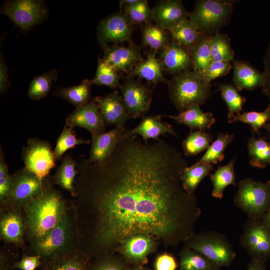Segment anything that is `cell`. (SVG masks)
Masks as SVG:
<instances>
[{
  "label": "cell",
  "instance_id": "23",
  "mask_svg": "<svg viewBox=\"0 0 270 270\" xmlns=\"http://www.w3.org/2000/svg\"><path fill=\"white\" fill-rule=\"evenodd\" d=\"M178 124L188 126L190 131H206L215 123L216 119L211 112H204L200 106L194 105L176 116L165 115Z\"/></svg>",
  "mask_w": 270,
  "mask_h": 270
},
{
  "label": "cell",
  "instance_id": "13",
  "mask_svg": "<svg viewBox=\"0 0 270 270\" xmlns=\"http://www.w3.org/2000/svg\"><path fill=\"white\" fill-rule=\"evenodd\" d=\"M120 88L129 118L144 116L148 111L152 102L149 88L133 80L126 81Z\"/></svg>",
  "mask_w": 270,
  "mask_h": 270
},
{
  "label": "cell",
  "instance_id": "4",
  "mask_svg": "<svg viewBox=\"0 0 270 270\" xmlns=\"http://www.w3.org/2000/svg\"><path fill=\"white\" fill-rule=\"evenodd\" d=\"M233 3L229 0H198L194 10L188 13V19L201 34L213 35L230 20Z\"/></svg>",
  "mask_w": 270,
  "mask_h": 270
},
{
  "label": "cell",
  "instance_id": "14",
  "mask_svg": "<svg viewBox=\"0 0 270 270\" xmlns=\"http://www.w3.org/2000/svg\"><path fill=\"white\" fill-rule=\"evenodd\" d=\"M94 100L106 126L114 125L116 128L125 129L124 124L130 118L122 96L117 91L104 96H96Z\"/></svg>",
  "mask_w": 270,
  "mask_h": 270
},
{
  "label": "cell",
  "instance_id": "29",
  "mask_svg": "<svg viewBox=\"0 0 270 270\" xmlns=\"http://www.w3.org/2000/svg\"><path fill=\"white\" fill-rule=\"evenodd\" d=\"M211 36L201 34L194 47L190 50L192 70L198 74L202 72L212 62L210 46Z\"/></svg>",
  "mask_w": 270,
  "mask_h": 270
},
{
  "label": "cell",
  "instance_id": "5",
  "mask_svg": "<svg viewBox=\"0 0 270 270\" xmlns=\"http://www.w3.org/2000/svg\"><path fill=\"white\" fill-rule=\"evenodd\" d=\"M234 202L248 218L261 220L270 206V180L256 181L246 178L238 184Z\"/></svg>",
  "mask_w": 270,
  "mask_h": 270
},
{
  "label": "cell",
  "instance_id": "8",
  "mask_svg": "<svg viewBox=\"0 0 270 270\" xmlns=\"http://www.w3.org/2000/svg\"><path fill=\"white\" fill-rule=\"evenodd\" d=\"M240 244L252 260L266 264L270 259V230L261 220L248 218L240 236Z\"/></svg>",
  "mask_w": 270,
  "mask_h": 270
},
{
  "label": "cell",
  "instance_id": "16",
  "mask_svg": "<svg viewBox=\"0 0 270 270\" xmlns=\"http://www.w3.org/2000/svg\"><path fill=\"white\" fill-rule=\"evenodd\" d=\"M151 12L152 18L166 30L188 18V13L180 0H162L157 3Z\"/></svg>",
  "mask_w": 270,
  "mask_h": 270
},
{
  "label": "cell",
  "instance_id": "37",
  "mask_svg": "<svg viewBox=\"0 0 270 270\" xmlns=\"http://www.w3.org/2000/svg\"><path fill=\"white\" fill-rule=\"evenodd\" d=\"M210 46L212 62H229L234 60V52L228 36L218 32L212 35Z\"/></svg>",
  "mask_w": 270,
  "mask_h": 270
},
{
  "label": "cell",
  "instance_id": "51",
  "mask_svg": "<svg viewBox=\"0 0 270 270\" xmlns=\"http://www.w3.org/2000/svg\"><path fill=\"white\" fill-rule=\"evenodd\" d=\"M10 86V82L8 75L7 68L4 58L0 54V93L4 92Z\"/></svg>",
  "mask_w": 270,
  "mask_h": 270
},
{
  "label": "cell",
  "instance_id": "50",
  "mask_svg": "<svg viewBox=\"0 0 270 270\" xmlns=\"http://www.w3.org/2000/svg\"><path fill=\"white\" fill-rule=\"evenodd\" d=\"M264 84L262 88L263 93L267 96L270 95V42H269L264 61Z\"/></svg>",
  "mask_w": 270,
  "mask_h": 270
},
{
  "label": "cell",
  "instance_id": "41",
  "mask_svg": "<svg viewBox=\"0 0 270 270\" xmlns=\"http://www.w3.org/2000/svg\"><path fill=\"white\" fill-rule=\"evenodd\" d=\"M142 40L144 45L154 50L162 51L170 42L166 30L158 25H146L142 32Z\"/></svg>",
  "mask_w": 270,
  "mask_h": 270
},
{
  "label": "cell",
  "instance_id": "26",
  "mask_svg": "<svg viewBox=\"0 0 270 270\" xmlns=\"http://www.w3.org/2000/svg\"><path fill=\"white\" fill-rule=\"evenodd\" d=\"M89 260L84 254L70 252L42 264V270H87Z\"/></svg>",
  "mask_w": 270,
  "mask_h": 270
},
{
  "label": "cell",
  "instance_id": "57",
  "mask_svg": "<svg viewBox=\"0 0 270 270\" xmlns=\"http://www.w3.org/2000/svg\"><path fill=\"white\" fill-rule=\"evenodd\" d=\"M268 106H270V95L268 96Z\"/></svg>",
  "mask_w": 270,
  "mask_h": 270
},
{
  "label": "cell",
  "instance_id": "21",
  "mask_svg": "<svg viewBox=\"0 0 270 270\" xmlns=\"http://www.w3.org/2000/svg\"><path fill=\"white\" fill-rule=\"evenodd\" d=\"M233 82L238 91L253 90L262 88L264 76L250 63L240 60L232 62Z\"/></svg>",
  "mask_w": 270,
  "mask_h": 270
},
{
  "label": "cell",
  "instance_id": "12",
  "mask_svg": "<svg viewBox=\"0 0 270 270\" xmlns=\"http://www.w3.org/2000/svg\"><path fill=\"white\" fill-rule=\"evenodd\" d=\"M132 23L124 13H114L102 20L98 26V40L102 47L114 46L130 40Z\"/></svg>",
  "mask_w": 270,
  "mask_h": 270
},
{
  "label": "cell",
  "instance_id": "31",
  "mask_svg": "<svg viewBox=\"0 0 270 270\" xmlns=\"http://www.w3.org/2000/svg\"><path fill=\"white\" fill-rule=\"evenodd\" d=\"M76 167V162L70 156H66L54 177L55 184L70 192L74 196H77L76 189L74 186L75 177L78 173Z\"/></svg>",
  "mask_w": 270,
  "mask_h": 270
},
{
  "label": "cell",
  "instance_id": "18",
  "mask_svg": "<svg viewBox=\"0 0 270 270\" xmlns=\"http://www.w3.org/2000/svg\"><path fill=\"white\" fill-rule=\"evenodd\" d=\"M120 248L123 258L128 263L142 265L146 262L148 256L154 250V242L152 236L139 234L127 238Z\"/></svg>",
  "mask_w": 270,
  "mask_h": 270
},
{
  "label": "cell",
  "instance_id": "30",
  "mask_svg": "<svg viewBox=\"0 0 270 270\" xmlns=\"http://www.w3.org/2000/svg\"><path fill=\"white\" fill-rule=\"evenodd\" d=\"M168 31L170 34L172 40L189 52L196 44L201 34L188 18Z\"/></svg>",
  "mask_w": 270,
  "mask_h": 270
},
{
  "label": "cell",
  "instance_id": "54",
  "mask_svg": "<svg viewBox=\"0 0 270 270\" xmlns=\"http://www.w3.org/2000/svg\"><path fill=\"white\" fill-rule=\"evenodd\" d=\"M124 270H150L144 267L142 265L129 264Z\"/></svg>",
  "mask_w": 270,
  "mask_h": 270
},
{
  "label": "cell",
  "instance_id": "46",
  "mask_svg": "<svg viewBox=\"0 0 270 270\" xmlns=\"http://www.w3.org/2000/svg\"><path fill=\"white\" fill-rule=\"evenodd\" d=\"M232 67V62H212L199 74L205 82L211 84L212 80L229 73Z\"/></svg>",
  "mask_w": 270,
  "mask_h": 270
},
{
  "label": "cell",
  "instance_id": "36",
  "mask_svg": "<svg viewBox=\"0 0 270 270\" xmlns=\"http://www.w3.org/2000/svg\"><path fill=\"white\" fill-rule=\"evenodd\" d=\"M234 139V135L228 132H220L216 140L206 150L204 154L196 164H216L224 158V152Z\"/></svg>",
  "mask_w": 270,
  "mask_h": 270
},
{
  "label": "cell",
  "instance_id": "17",
  "mask_svg": "<svg viewBox=\"0 0 270 270\" xmlns=\"http://www.w3.org/2000/svg\"><path fill=\"white\" fill-rule=\"evenodd\" d=\"M126 130V129L116 128L107 132L92 135L88 161L100 163L108 159Z\"/></svg>",
  "mask_w": 270,
  "mask_h": 270
},
{
  "label": "cell",
  "instance_id": "22",
  "mask_svg": "<svg viewBox=\"0 0 270 270\" xmlns=\"http://www.w3.org/2000/svg\"><path fill=\"white\" fill-rule=\"evenodd\" d=\"M162 117L161 115L144 116L138 125L130 130H127V132L130 136H140L146 142L150 139L158 140L160 136L166 133L177 137L172 126L162 122Z\"/></svg>",
  "mask_w": 270,
  "mask_h": 270
},
{
  "label": "cell",
  "instance_id": "10",
  "mask_svg": "<svg viewBox=\"0 0 270 270\" xmlns=\"http://www.w3.org/2000/svg\"><path fill=\"white\" fill-rule=\"evenodd\" d=\"M1 12L8 16L22 30H28L46 18L48 9L42 0H8Z\"/></svg>",
  "mask_w": 270,
  "mask_h": 270
},
{
  "label": "cell",
  "instance_id": "9",
  "mask_svg": "<svg viewBox=\"0 0 270 270\" xmlns=\"http://www.w3.org/2000/svg\"><path fill=\"white\" fill-rule=\"evenodd\" d=\"M22 158L24 168L35 174L41 181L56 166L54 150L49 143L38 138H32L22 148Z\"/></svg>",
  "mask_w": 270,
  "mask_h": 270
},
{
  "label": "cell",
  "instance_id": "48",
  "mask_svg": "<svg viewBox=\"0 0 270 270\" xmlns=\"http://www.w3.org/2000/svg\"><path fill=\"white\" fill-rule=\"evenodd\" d=\"M178 266L174 256L167 253L158 256L154 265L155 270H176Z\"/></svg>",
  "mask_w": 270,
  "mask_h": 270
},
{
  "label": "cell",
  "instance_id": "15",
  "mask_svg": "<svg viewBox=\"0 0 270 270\" xmlns=\"http://www.w3.org/2000/svg\"><path fill=\"white\" fill-rule=\"evenodd\" d=\"M66 125L74 128L75 127L84 128L92 135L104 132L106 126L100 115L97 104L94 100L76 108L66 118Z\"/></svg>",
  "mask_w": 270,
  "mask_h": 270
},
{
  "label": "cell",
  "instance_id": "33",
  "mask_svg": "<svg viewBox=\"0 0 270 270\" xmlns=\"http://www.w3.org/2000/svg\"><path fill=\"white\" fill-rule=\"evenodd\" d=\"M92 84L90 80L85 79L78 85L58 88L54 94L68 100L78 108L91 102Z\"/></svg>",
  "mask_w": 270,
  "mask_h": 270
},
{
  "label": "cell",
  "instance_id": "47",
  "mask_svg": "<svg viewBox=\"0 0 270 270\" xmlns=\"http://www.w3.org/2000/svg\"><path fill=\"white\" fill-rule=\"evenodd\" d=\"M14 182L13 175L8 173V168L4 160V154L0 148V200H6L12 191Z\"/></svg>",
  "mask_w": 270,
  "mask_h": 270
},
{
  "label": "cell",
  "instance_id": "28",
  "mask_svg": "<svg viewBox=\"0 0 270 270\" xmlns=\"http://www.w3.org/2000/svg\"><path fill=\"white\" fill-rule=\"evenodd\" d=\"M247 147L251 166L262 168L270 164V142L266 138H256L253 134L248 139Z\"/></svg>",
  "mask_w": 270,
  "mask_h": 270
},
{
  "label": "cell",
  "instance_id": "1",
  "mask_svg": "<svg viewBox=\"0 0 270 270\" xmlns=\"http://www.w3.org/2000/svg\"><path fill=\"white\" fill-rule=\"evenodd\" d=\"M188 162L168 143H148L127 130L106 161L78 165L77 196L91 206L97 258L143 234L167 246L184 242L201 214L194 194L183 188Z\"/></svg>",
  "mask_w": 270,
  "mask_h": 270
},
{
  "label": "cell",
  "instance_id": "19",
  "mask_svg": "<svg viewBox=\"0 0 270 270\" xmlns=\"http://www.w3.org/2000/svg\"><path fill=\"white\" fill-rule=\"evenodd\" d=\"M118 72L132 70L142 60L138 49L135 46H114L105 48L103 58Z\"/></svg>",
  "mask_w": 270,
  "mask_h": 270
},
{
  "label": "cell",
  "instance_id": "45",
  "mask_svg": "<svg viewBox=\"0 0 270 270\" xmlns=\"http://www.w3.org/2000/svg\"><path fill=\"white\" fill-rule=\"evenodd\" d=\"M129 264L124 258L110 254L90 263L87 270H124Z\"/></svg>",
  "mask_w": 270,
  "mask_h": 270
},
{
  "label": "cell",
  "instance_id": "2",
  "mask_svg": "<svg viewBox=\"0 0 270 270\" xmlns=\"http://www.w3.org/2000/svg\"><path fill=\"white\" fill-rule=\"evenodd\" d=\"M61 194L47 185L44 193L24 206L26 224L33 241L54 228L66 214Z\"/></svg>",
  "mask_w": 270,
  "mask_h": 270
},
{
  "label": "cell",
  "instance_id": "49",
  "mask_svg": "<svg viewBox=\"0 0 270 270\" xmlns=\"http://www.w3.org/2000/svg\"><path fill=\"white\" fill-rule=\"evenodd\" d=\"M42 264L40 256H25L20 261L16 262L13 268L22 270H34Z\"/></svg>",
  "mask_w": 270,
  "mask_h": 270
},
{
  "label": "cell",
  "instance_id": "52",
  "mask_svg": "<svg viewBox=\"0 0 270 270\" xmlns=\"http://www.w3.org/2000/svg\"><path fill=\"white\" fill-rule=\"evenodd\" d=\"M246 270H266V264L252 260Z\"/></svg>",
  "mask_w": 270,
  "mask_h": 270
},
{
  "label": "cell",
  "instance_id": "3",
  "mask_svg": "<svg viewBox=\"0 0 270 270\" xmlns=\"http://www.w3.org/2000/svg\"><path fill=\"white\" fill-rule=\"evenodd\" d=\"M211 86L192 70L178 73L168 82L169 96L181 112L191 106L204 104L211 94Z\"/></svg>",
  "mask_w": 270,
  "mask_h": 270
},
{
  "label": "cell",
  "instance_id": "25",
  "mask_svg": "<svg viewBox=\"0 0 270 270\" xmlns=\"http://www.w3.org/2000/svg\"><path fill=\"white\" fill-rule=\"evenodd\" d=\"M236 158H232L226 165L219 166L214 172L210 174L213 189L212 196L215 198H222L225 188L230 185L236 186V176L234 164Z\"/></svg>",
  "mask_w": 270,
  "mask_h": 270
},
{
  "label": "cell",
  "instance_id": "24",
  "mask_svg": "<svg viewBox=\"0 0 270 270\" xmlns=\"http://www.w3.org/2000/svg\"><path fill=\"white\" fill-rule=\"evenodd\" d=\"M164 66L155 52L149 54L145 60H142L132 70L134 76L147 80L154 85L163 80Z\"/></svg>",
  "mask_w": 270,
  "mask_h": 270
},
{
  "label": "cell",
  "instance_id": "11",
  "mask_svg": "<svg viewBox=\"0 0 270 270\" xmlns=\"http://www.w3.org/2000/svg\"><path fill=\"white\" fill-rule=\"evenodd\" d=\"M14 182L10 194L6 202L13 206H24L26 204L40 196L48 183L41 181L35 174L24 167L13 174Z\"/></svg>",
  "mask_w": 270,
  "mask_h": 270
},
{
  "label": "cell",
  "instance_id": "39",
  "mask_svg": "<svg viewBox=\"0 0 270 270\" xmlns=\"http://www.w3.org/2000/svg\"><path fill=\"white\" fill-rule=\"evenodd\" d=\"M58 75V72L52 70L36 77L29 86V98L34 100L45 98L51 90L52 82L57 80Z\"/></svg>",
  "mask_w": 270,
  "mask_h": 270
},
{
  "label": "cell",
  "instance_id": "34",
  "mask_svg": "<svg viewBox=\"0 0 270 270\" xmlns=\"http://www.w3.org/2000/svg\"><path fill=\"white\" fill-rule=\"evenodd\" d=\"M218 86L221 92L222 98L228 108V122L232 123L233 118L242 112L246 98L242 96L238 90L232 84L222 83L219 84Z\"/></svg>",
  "mask_w": 270,
  "mask_h": 270
},
{
  "label": "cell",
  "instance_id": "32",
  "mask_svg": "<svg viewBox=\"0 0 270 270\" xmlns=\"http://www.w3.org/2000/svg\"><path fill=\"white\" fill-rule=\"evenodd\" d=\"M213 168V164H209L195 163L190 166H186L181 176L184 189L188 194H194L198 185L206 176L210 175Z\"/></svg>",
  "mask_w": 270,
  "mask_h": 270
},
{
  "label": "cell",
  "instance_id": "7",
  "mask_svg": "<svg viewBox=\"0 0 270 270\" xmlns=\"http://www.w3.org/2000/svg\"><path fill=\"white\" fill-rule=\"evenodd\" d=\"M72 229L70 220L66 214L54 228L41 238L34 240V255L40 256L42 264L70 252V244Z\"/></svg>",
  "mask_w": 270,
  "mask_h": 270
},
{
  "label": "cell",
  "instance_id": "42",
  "mask_svg": "<svg viewBox=\"0 0 270 270\" xmlns=\"http://www.w3.org/2000/svg\"><path fill=\"white\" fill-rule=\"evenodd\" d=\"M90 81L92 84L104 85L112 88L120 86L118 72L103 58L98 60L96 76Z\"/></svg>",
  "mask_w": 270,
  "mask_h": 270
},
{
  "label": "cell",
  "instance_id": "27",
  "mask_svg": "<svg viewBox=\"0 0 270 270\" xmlns=\"http://www.w3.org/2000/svg\"><path fill=\"white\" fill-rule=\"evenodd\" d=\"M24 229L22 216L16 212L4 214L0 222V231L2 238L10 242H18L22 238Z\"/></svg>",
  "mask_w": 270,
  "mask_h": 270
},
{
  "label": "cell",
  "instance_id": "43",
  "mask_svg": "<svg viewBox=\"0 0 270 270\" xmlns=\"http://www.w3.org/2000/svg\"><path fill=\"white\" fill-rule=\"evenodd\" d=\"M236 122L249 124L254 134H259L260 130L270 122V106H268L262 112H243L233 118L232 123Z\"/></svg>",
  "mask_w": 270,
  "mask_h": 270
},
{
  "label": "cell",
  "instance_id": "55",
  "mask_svg": "<svg viewBox=\"0 0 270 270\" xmlns=\"http://www.w3.org/2000/svg\"><path fill=\"white\" fill-rule=\"evenodd\" d=\"M138 0H120V6L122 7L130 6L137 2Z\"/></svg>",
  "mask_w": 270,
  "mask_h": 270
},
{
  "label": "cell",
  "instance_id": "20",
  "mask_svg": "<svg viewBox=\"0 0 270 270\" xmlns=\"http://www.w3.org/2000/svg\"><path fill=\"white\" fill-rule=\"evenodd\" d=\"M160 60L164 70L172 74L192 70L189 51L172 40L162 51Z\"/></svg>",
  "mask_w": 270,
  "mask_h": 270
},
{
  "label": "cell",
  "instance_id": "53",
  "mask_svg": "<svg viewBox=\"0 0 270 270\" xmlns=\"http://www.w3.org/2000/svg\"><path fill=\"white\" fill-rule=\"evenodd\" d=\"M261 220L263 224L270 230V206L262 216Z\"/></svg>",
  "mask_w": 270,
  "mask_h": 270
},
{
  "label": "cell",
  "instance_id": "56",
  "mask_svg": "<svg viewBox=\"0 0 270 270\" xmlns=\"http://www.w3.org/2000/svg\"><path fill=\"white\" fill-rule=\"evenodd\" d=\"M268 132L270 137V122H268L264 126V128Z\"/></svg>",
  "mask_w": 270,
  "mask_h": 270
},
{
  "label": "cell",
  "instance_id": "38",
  "mask_svg": "<svg viewBox=\"0 0 270 270\" xmlns=\"http://www.w3.org/2000/svg\"><path fill=\"white\" fill-rule=\"evenodd\" d=\"M213 137L206 131H190L182 142L185 156H196L204 151L210 146Z\"/></svg>",
  "mask_w": 270,
  "mask_h": 270
},
{
  "label": "cell",
  "instance_id": "35",
  "mask_svg": "<svg viewBox=\"0 0 270 270\" xmlns=\"http://www.w3.org/2000/svg\"><path fill=\"white\" fill-rule=\"evenodd\" d=\"M180 270H220L221 266L202 254L184 248L180 252Z\"/></svg>",
  "mask_w": 270,
  "mask_h": 270
},
{
  "label": "cell",
  "instance_id": "6",
  "mask_svg": "<svg viewBox=\"0 0 270 270\" xmlns=\"http://www.w3.org/2000/svg\"><path fill=\"white\" fill-rule=\"evenodd\" d=\"M184 243V248L202 254L220 266H228L236 256L228 240L217 232L194 233Z\"/></svg>",
  "mask_w": 270,
  "mask_h": 270
},
{
  "label": "cell",
  "instance_id": "44",
  "mask_svg": "<svg viewBox=\"0 0 270 270\" xmlns=\"http://www.w3.org/2000/svg\"><path fill=\"white\" fill-rule=\"evenodd\" d=\"M124 13L132 24H142L152 18V12L148 2L138 0L134 4L123 7Z\"/></svg>",
  "mask_w": 270,
  "mask_h": 270
},
{
  "label": "cell",
  "instance_id": "40",
  "mask_svg": "<svg viewBox=\"0 0 270 270\" xmlns=\"http://www.w3.org/2000/svg\"><path fill=\"white\" fill-rule=\"evenodd\" d=\"M90 142L88 140L78 138L74 128L65 125L58 138L54 150L56 161L60 160L63 154L68 150L78 144H88Z\"/></svg>",
  "mask_w": 270,
  "mask_h": 270
}]
</instances>
